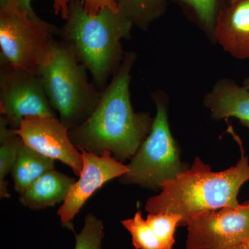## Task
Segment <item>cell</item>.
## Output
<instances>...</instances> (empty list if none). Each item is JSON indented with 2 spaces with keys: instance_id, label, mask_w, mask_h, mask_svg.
Masks as SVG:
<instances>
[{
  "instance_id": "1",
  "label": "cell",
  "mask_w": 249,
  "mask_h": 249,
  "mask_svg": "<svg viewBox=\"0 0 249 249\" xmlns=\"http://www.w3.org/2000/svg\"><path fill=\"white\" fill-rule=\"evenodd\" d=\"M134 53L126 54L91 116L70 131L78 150L96 155L109 153L123 162L132 158L151 130L154 119L148 113L135 112L129 94Z\"/></svg>"
},
{
  "instance_id": "2",
  "label": "cell",
  "mask_w": 249,
  "mask_h": 249,
  "mask_svg": "<svg viewBox=\"0 0 249 249\" xmlns=\"http://www.w3.org/2000/svg\"><path fill=\"white\" fill-rule=\"evenodd\" d=\"M235 166L213 172L210 165L196 157L191 168L163 183L160 194L147 199L145 210L149 213H173L182 217L180 226H186L194 214L222 209L239 207L237 196L241 187L249 180V158L243 147Z\"/></svg>"
},
{
  "instance_id": "3",
  "label": "cell",
  "mask_w": 249,
  "mask_h": 249,
  "mask_svg": "<svg viewBox=\"0 0 249 249\" xmlns=\"http://www.w3.org/2000/svg\"><path fill=\"white\" fill-rule=\"evenodd\" d=\"M65 21L57 32L103 91L122 63L121 40L129 38L133 25L109 8L91 16L85 9L84 0L71 1Z\"/></svg>"
},
{
  "instance_id": "4",
  "label": "cell",
  "mask_w": 249,
  "mask_h": 249,
  "mask_svg": "<svg viewBox=\"0 0 249 249\" xmlns=\"http://www.w3.org/2000/svg\"><path fill=\"white\" fill-rule=\"evenodd\" d=\"M37 73L51 106L70 131L84 123L101 100L102 92L89 83L86 68L62 40H51Z\"/></svg>"
},
{
  "instance_id": "5",
  "label": "cell",
  "mask_w": 249,
  "mask_h": 249,
  "mask_svg": "<svg viewBox=\"0 0 249 249\" xmlns=\"http://www.w3.org/2000/svg\"><path fill=\"white\" fill-rule=\"evenodd\" d=\"M155 102L157 114L151 130L127 165L128 171L119 178L124 184L139 185L155 191L188 168L180 159L164 104L158 98Z\"/></svg>"
},
{
  "instance_id": "6",
  "label": "cell",
  "mask_w": 249,
  "mask_h": 249,
  "mask_svg": "<svg viewBox=\"0 0 249 249\" xmlns=\"http://www.w3.org/2000/svg\"><path fill=\"white\" fill-rule=\"evenodd\" d=\"M57 30L40 18L31 17L16 1H9L0 7V62L37 71Z\"/></svg>"
},
{
  "instance_id": "7",
  "label": "cell",
  "mask_w": 249,
  "mask_h": 249,
  "mask_svg": "<svg viewBox=\"0 0 249 249\" xmlns=\"http://www.w3.org/2000/svg\"><path fill=\"white\" fill-rule=\"evenodd\" d=\"M0 112L10 128L17 129L28 116L57 117L37 71L1 63Z\"/></svg>"
},
{
  "instance_id": "8",
  "label": "cell",
  "mask_w": 249,
  "mask_h": 249,
  "mask_svg": "<svg viewBox=\"0 0 249 249\" xmlns=\"http://www.w3.org/2000/svg\"><path fill=\"white\" fill-rule=\"evenodd\" d=\"M186 226V249H227L249 239V205L196 214Z\"/></svg>"
},
{
  "instance_id": "9",
  "label": "cell",
  "mask_w": 249,
  "mask_h": 249,
  "mask_svg": "<svg viewBox=\"0 0 249 249\" xmlns=\"http://www.w3.org/2000/svg\"><path fill=\"white\" fill-rule=\"evenodd\" d=\"M28 146L71 168L79 177L83 168L81 153L70 137V130L57 117L28 116L14 130Z\"/></svg>"
},
{
  "instance_id": "10",
  "label": "cell",
  "mask_w": 249,
  "mask_h": 249,
  "mask_svg": "<svg viewBox=\"0 0 249 249\" xmlns=\"http://www.w3.org/2000/svg\"><path fill=\"white\" fill-rule=\"evenodd\" d=\"M79 151L83 161L79 178L72 185L57 213L62 224L72 230L73 219L88 199L108 181L120 178L128 171L127 165L109 153L98 155L82 149Z\"/></svg>"
},
{
  "instance_id": "11",
  "label": "cell",
  "mask_w": 249,
  "mask_h": 249,
  "mask_svg": "<svg viewBox=\"0 0 249 249\" xmlns=\"http://www.w3.org/2000/svg\"><path fill=\"white\" fill-rule=\"evenodd\" d=\"M214 36L235 58H249V0H235L219 10Z\"/></svg>"
},
{
  "instance_id": "12",
  "label": "cell",
  "mask_w": 249,
  "mask_h": 249,
  "mask_svg": "<svg viewBox=\"0 0 249 249\" xmlns=\"http://www.w3.org/2000/svg\"><path fill=\"white\" fill-rule=\"evenodd\" d=\"M74 178L55 170H49L19 195V202L32 210H43L64 202Z\"/></svg>"
},
{
  "instance_id": "13",
  "label": "cell",
  "mask_w": 249,
  "mask_h": 249,
  "mask_svg": "<svg viewBox=\"0 0 249 249\" xmlns=\"http://www.w3.org/2000/svg\"><path fill=\"white\" fill-rule=\"evenodd\" d=\"M215 119L236 117L249 122V91L234 82L223 80L205 98Z\"/></svg>"
},
{
  "instance_id": "14",
  "label": "cell",
  "mask_w": 249,
  "mask_h": 249,
  "mask_svg": "<svg viewBox=\"0 0 249 249\" xmlns=\"http://www.w3.org/2000/svg\"><path fill=\"white\" fill-rule=\"evenodd\" d=\"M55 161L23 142L11 170L14 188L19 195L42 175L53 170Z\"/></svg>"
},
{
  "instance_id": "15",
  "label": "cell",
  "mask_w": 249,
  "mask_h": 249,
  "mask_svg": "<svg viewBox=\"0 0 249 249\" xmlns=\"http://www.w3.org/2000/svg\"><path fill=\"white\" fill-rule=\"evenodd\" d=\"M118 11L132 25L146 29L166 8V0H116Z\"/></svg>"
},
{
  "instance_id": "16",
  "label": "cell",
  "mask_w": 249,
  "mask_h": 249,
  "mask_svg": "<svg viewBox=\"0 0 249 249\" xmlns=\"http://www.w3.org/2000/svg\"><path fill=\"white\" fill-rule=\"evenodd\" d=\"M22 139L10 128L2 117L0 116V196H9L6 176L11 173L17 160L18 152L23 144Z\"/></svg>"
},
{
  "instance_id": "17",
  "label": "cell",
  "mask_w": 249,
  "mask_h": 249,
  "mask_svg": "<svg viewBox=\"0 0 249 249\" xmlns=\"http://www.w3.org/2000/svg\"><path fill=\"white\" fill-rule=\"evenodd\" d=\"M146 221L160 241L162 249H173L175 231L182 217L173 213H149Z\"/></svg>"
},
{
  "instance_id": "18",
  "label": "cell",
  "mask_w": 249,
  "mask_h": 249,
  "mask_svg": "<svg viewBox=\"0 0 249 249\" xmlns=\"http://www.w3.org/2000/svg\"><path fill=\"white\" fill-rule=\"evenodd\" d=\"M122 225L132 235V242L136 249H162L161 244L147 221L138 211L133 218L124 219Z\"/></svg>"
},
{
  "instance_id": "19",
  "label": "cell",
  "mask_w": 249,
  "mask_h": 249,
  "mask_svg": "<svg viewBox=\"0 0 249 249\" xmlns=\"http://www.w3.org/2000/svg\"><path fill=\"white\" fill-rule=\"evenodd\" d=\"M74 249H102L104 224L95 214L89 213L85 217L84 226L79 233H74Z\"/></svg>"
},
{
  "instance_id": "20",
  "label": "cell",
  "mask_w": 249,
  "mask_h": 249,
  "mask_svg": "<svg viewBox=\"0 0 249 249\" xmlns=\"http://www.w3.org/2000/svg\"><path fill=\"white\" fill-rule=\"evenodd\" d=\"M72 0H53V10L55 16H61L64 20L67 18L69 4ZM85 9L91 16H96L100 11L109 8L119 12L116 0H84Z\"/></svg>"
},
{
  "instance_id": "21",
  "label": "cell",
  "mask_w": 249,
  "mask_h": 249,
  "mask_svg": "<svg viewBox=\"0 0 249 249\" xmlns=\"http://www.w3.org/2000/svg\"><path fill=\"white\" fill-rule=\"evenodd\" d=\"M195 10L201 22L209 29L215 25L220 0H181Z\"/></svg>"
},
{
  "instance_id": "22",
  "label": "cell",
  "mask_w": 249,
  "mask_h": 249,
  "mask_svg": "<svg viewBox=\"0 0 249 249\" xmlns=\"http://www.w3.org/2000/svg\"><path fill=\"white\" fill-rule=\"evenodd\" d=\"M16 1L19 5L21 8L24 11H27L31 17L34 18H39L38 16L34 12L32 6H31V1L32 0H0V7L4 6L9 1Z\"/></svg>"
},
{
  "instance_id": "23",
  "label": "cell",
  "mask_w": 249,
  "mask_h": 249,
  "mask_svg": "<svg viewBox=\"0 0 249 249\" xmlns=\"http://www.w3.org/2000/svg\"><path fill=\"white\" fill-rule=\"evenodd\" d=\"M227 249H249V239L232 246V247H229Z\"/></svg>"
},
{
  "instance_id": "24",
  "label": "cell",
  "mask_w": 249,
  "mask_h": 249,
  "mask_svg": "<svg viewBox=\"0 0 249 249\" xmlns=\"http://www.w3.org/2000/svg\"><path fill=\"white\" fill-rule=\"evenodd\" d=\"M244 87L246 88V89H248L249 91V78H247V80H245V84H244Z\"/></svg>"
},
{
  "instance_id": "25",
  "label": "cell",
  "mask_w": 249,
  "mask_h": 249,
  "mask_svg": "<svg viewBox=\"0 0 249 249\" xmlns=\"http://www.w3.org/2000/svg\"><path fill=\"white\" fill-rule=\"evenodd\" d=\"M242 124L245 126V127H248L249 129V122H247V121H242Z\"/></svg>"
},
{
  "instance_id": "26",
  "label": "cell",
  "mask_w": 249,
  "mask_h": 249,
  "mask_svg": "<svg viewBox=\"0 0 249 249\" xmlns=\"http://www.w3.org/2000/svg\"><path fill=\"white\" fill-rule=\"evenodd\" d=\"M235 1V0H229V2H232V1Z\"/></svg>"
},
{
  "instance_id": "27",
  "label": "cell",
  "mask_w": 249,
  "mask_h": 249,
  "mask_svg": "<svg viewBox=\"0 0 249 249\" xmlns=\"http://www.w3.org/2000/svg\"><path fill=\"white\" fill-rule=\"evenodd\" d=\"M246 204H249V201H246Z\"/></svg>"
}]
</instances>
